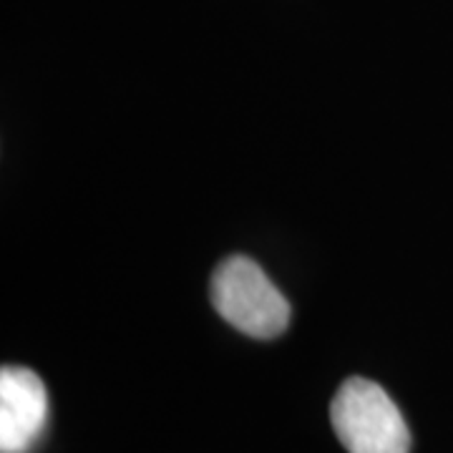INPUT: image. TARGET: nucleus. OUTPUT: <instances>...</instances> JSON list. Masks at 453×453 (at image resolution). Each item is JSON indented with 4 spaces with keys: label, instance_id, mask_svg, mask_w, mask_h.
Instances as JSON below:
<instances>
[{
    "label": "nucleus",
    "instance_id": "obj_1",
    "mask_svg": "<svg viewBox=\"0 0 453 453\" xmlns=\"http://www.w3.org/2000/svg\"><path fill=\"white\" fill-rule=\"evenodd\" d=\"M211 308L240 333L257 340H273L288 330L292 308L275 282L255 259L234 255L219 262L210 282Z\"/></svg>",
    "mask_w": 453,
    "mask_h": 453
},
{
    "label": "nucleus",
    "instance_id": "obj_2",
    "mask_svg": "<svg viewBox=\"0 0 453 453\" xmlns=\"http://www.w3.org/2000/svg\"><path fill=\"white\" fill-rule=\"evenodd\" d=\"M330 423L348 453H411V431L386 390L348 378L330 403Z\"/></svg>",
    "mask_w": 453,
    "mask_h": 453
},
{
    "label": "nucleus",
    "instance_id": "obj_3",
    "mask_svg": "<svg viewBox=\"0 0 453 453\" xmlns=\"http://www.w3.org/2000/svg\"><path fill=\"white\" fill-rule=\"evenodd\" d=\"M49 426V390L20 365L0 371V453H31Z\"/></svg>",
    "mask_w": 453,
    "mask_h": 453
}]
</instances>
